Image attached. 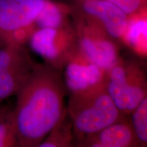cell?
Returning a JSON list of instances; mask_svg holds the SVG:
<instances>
[{
    "label": "cell",
    "instance_id": "11",
    "mask_svg": "<svg viewBox=\"0 0 147 147\" xmlns=\"http://www.w3.org/2000/svg\"><path fill=\"white\" fill-rule=\"evenodd\" d=\"M74 138L71 122L66 113L60 123L36 147H70Z\"/></svg>",
    "mask_w": 147,
    "mask_h": 147
},
{
    "label": "cell",
    "instance_id": "14",
    "mask_svg": "<svg viewBox=\"0 0 147 147\" xmlns=\"http://www.w3.org/2000/svg\"><path fill=\"white\" fill-rule=\"evenodd\" d=\"M130 123L138 142L143 146L147 144V97L130 114Z\"/></svg>",
    "mask_w": 147,
    "mask_h": 147
},
{
    "label": "cell",
    "instance_id": "4",
    "mask_svg": "<svg viewBox=\"0 0 147 147\" xmlns=\"http://www.w3.org/2000/svg\"><path fill=\"white\" fill-rule=\"evenodd\" d=\"M45 0H0V41L22 45Z\"/></svg>",
    "mask_w": 147,
    "mask_h": 147
},
{
    "label": "cell",
    "instance_id": "5",
    "mask_svg": "<svg viewBox=\"0 0 147 147\" xmlns=\"http://www.w3.org/2000/svg\"><path fill=\"white\" fill-rule=\"evenodd\" d=\"M35 66L22 45L0 49V103L16 95Z\"/></svg>",
    "mask_w": 147,
    "mask_h": 147
},
{
    "label": "cell",
    "instance_id": "17",
    "mask_svg": "<svg viewBox=\"0 0 147 147\" xmlns=\"http://www.w3.org/2000/svg\"><path fill=\"white\" fill-rule=\"evenodd\" d=\"M10 110L11 108L6 104H3L2 102L0 103V119L5 117Z\"/></svg>",
    "mask_w": 147,
    "mask_h": 147
},
{
    "label": "cell",
    "instance_id": "7",
    "mask_svg": "<svg viewBox=\"0 0 147 147\" xmlns=\"http://www.w3.org/2000/svg\"><path fill=\"white\" fill-rule=\"evenodd\" d=\"M79 46L82 57L106 71L120 60L116 45L100 31L84 29Z\"/></svg>",
    "mask_w": 147,
    "mask_h": 147
},
{
    "label": "cell",
    "instance_id": "12",
    "mask_svg": "<svg viewBox=\"0 0 147 147\" xmlns=\"http://www.w3.org/2000/svg\"><path fill=\"white\" fill-rule=\"evenodd\" d=\"M147 22L144 18H136L128 22L124 39L127 43L139 53L144 54L146 51Z\"/></svg>",
    "mask_w": 147,
    "mask_h": 147
},
{
    "label": "cell",
    "instance_id": "8",
    "mask_svg": "<svg viewBox=\"0 0 147 147\" xmlns=\"http://www.w3.org/2000/svg\"><path fill=\"white\" fill-rule=\"evenodd\" d=\"M61 29H38L30 36V47L32 50L50 62L51 66L59 69L65 64L64 56L66 38Z\"/></svg>",
    "mask_w": 147,
    "mask_h": 147
},
{
    "label": "cell",
    "instance_id": "15",
    "mask_svg": "<svg viewBox=\"0 0 147 147\" xmlns=\"http://www.w3.org/2000/svg\"><path fill=\"white\" fill-rule=\"evenodd\" d=\"M0 147H17L12 109L0 119Z\"/></svg>",
    "mask_w": 147,
    "mask_h": 147
},
{
    "label": "cell",
    "instance_id": "18",
    "mask_svg": "<svg viewBox=\"0 0 147 147\" xmlns=\"http://www.w3.org/2000/svg\"><path fill=\"white\" fill-rule=\"evenodd\" d=\"M70 147H82V146H81V145H80V144H79V142H78V144L76 145V146H74L73 143H72V144H71V146H70Z\"/></svg>",
    "mask_w": 147,
    "mask_h": 147
},
{
    "label": "cell",
    "instance_id": "10",
    "mask_svg": "<svg viewBox=\"0 0 147 147\" xmlns=\"http://www.w3.org/2000/svg\"><path fill=\"white\" fill-rule=\"evenodd\" d=\"M83 8L99 19L108 36L115 39L123 38L129 21L127 14L116 5L106 0H87Z\"/></svg>",
    "mask_w": 147,
    "mask_h": 147
},
{
    "label": "cell",
    "instance_id": "6",
    "mask_svg": "<svg viewBox=\"0 0 147 147\" xmlns=\"http://www.w3.org/2000/svg\"><path fill=\"white\" fill-rule=\"evenodd\" d=\"M106 71L81 56L70 57L65 64L63 78L71 95L83 93L103 86Z\"/></svg>",
    "mask_w": 147,
    "mask_h": 147
},
{
    "label": "cell",
    "instance_id": "16",
    "mask_svg": "<svg viewBox=\"0 0 147 147\" xmlns=\"http://www.w3.org/2000/svg\"><path fill=\"white\" fill-rule=\"evenodd\" d=\"M113 3L126 14H129L139 8L142 0H106Z\"/></svg>",
    "mask_w": 147,
    "mask_h": 147
},
{
    "label": "cell",
    "instance_id": "2",
    "mask_svg": "<svg viewBox=\"0 0 147 147\" xmlns=\"http://www.w3.org/2000/svg\"><path fill=\"white\" fill-rule=\"evenodd\" d=\"M67 114L78 141L96 134L127 117L119 111L104 84L70 95Z\"/></svg>",
    "mask_w": 147,
    "mask_h": 147
},
{
    "label": "cell",
    "instance_id": "3",
    "mask_svg": "<svg viewBox=\"0 0 147 147\" xmlns=\"http://www.w3.org/2000/svg\"><path fill=\"white\" fill-rule=\"evenodd\" d=\"M104 86L117 108L129 115L146 97V79L142 67L121 59L106 71Z\"/></svg>",
    "mask_w": 147,
    "mask_h": 147
},
{
    "label": "cell",
    "instance_id": "9",
    "mask_svg": "<svg viewBox=\"0 0 147 147\" xmlns=\"http://www.w3.org/2000/svg\"><path fill=\"white\" fill-rule=\"evenodd\" d=\"M78 142L82 147H144L137 140L127 117Z\"/></svg>",
    "mask_w": 147,
    "mask_h": 147
},
{
    "label": "cell",
    "instance_id": "13",
    "mask_svg": "<svg viewBox=\"0 0 147 147\" xmlns=\"http://www.w3.org/2000/svg\"><path fill=\"white\" fill-rule=\"evenodd\" d=\"M63 22V14L59 8L49 0H45L34 23L38 25L39 29H61Z\"/></svg>",
    "mask_w": 147,
    "mask_h": 147
},
{
    "label": "cell",
    "instance_id": "1",
    "mask_svg": "<svg viewBox=\"0 0 147 147\" xmlns=\"http://www.w3.org/2000/svg\"><path fill=\"white\" fill-rule=\"evenodd\" d=\"M65 93L58 69L36 65L12 108L17 147H36L60 123L67 113Z\"/></svg>",
    "mask_w": 147,
    "mask_h": 147
}]
</instances>
